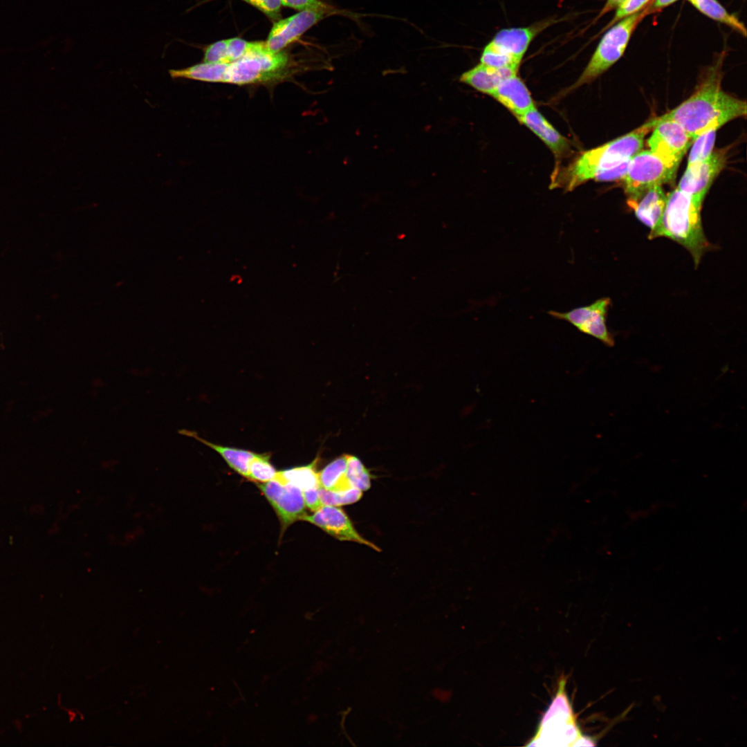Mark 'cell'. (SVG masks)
<instances>
[{
    "mask_svg": "<svg viewBox=\"0 0 747 747\" xmlns=\"http://www.w3.org/2000/svg\"><path fill=\"white\" fill-rule=\"evenodd\" d=\"M652 133L647 140L649 150L670 166L678 168L693 140L676 122L656 118Z\"/></svg>",
    "mask_w": 747,
    "mask_h": 747,
    "instance_id": "cell-8",
    "label": "cell"
},
{
    "mask_svg": "<svg viewBox=\"0 0 747 747\" xmlns=\"http://www.w3.org/2000/svg\"><path fill=\"white\" fill-rule=\"evenodd\" d=\"M557 21L558 20L550 18L527 27L502 29L488 44L497 50L522 61L535 37Z\"/></svg>",
    "mask_w": 747,
    "mask_h": 747,
    "instance_id": "cell-14",
    "label": "cell"
},
{
    "mask_svg": "<svg viewBox=\"0 0 747 747\" xmlns=\"http://www.w3.org/2000/svg\"><path fill=\"white\" fill-rule=\"evenodd\" d=\"M347 457L344 454L336 458L318 473L320 488L333 491L352 488L346 477Z\"/></svg>",
    "mask_w": 747,
    "mask_h": 747,
    "instance_id": "cell-21",
    "label": "cell"
},
{
    "mask_svg": "<svg viewBox=\"0 0 747 747\" xmlns=\"http://www.w3.org/2000/svg\"><path fill=\"white\" fill-rule=\"evenodd\" d=\"M724 57V53L717 56L687 100L661 116L679 124L693 141L708 130H717L727 122L746 116V102L726 93L721 87Z\"/></svg>",
    "mask_w": 747,
    "mask_h": 747,
    "instance_id": "cell-1",
    "label": "cell"
},
{
    "mask_svg": "<svg viewBox=\"0 0 747 747\" xmlns=\"http://www.w3.org/2000/svg\"><path fill=\"white\" fill-rule=\"evenodd\" d=\"M726 161L725 149L713 151L706 160L687 165L677 188L703 203L714 180L723 169Z\"/></svg>",
    "mask_w": 747,
    "mask_h": 747,
    "instance_id": "cell-11",
    "label": "cell"
},
{
    "mask_svg": "<svg viewBox=\"0 0 747 747\" xmlns=\"http://www.w3.org/2000/svg\"><path fill=\"white\" fill-rule=\"evenodd\" d=\"M521 60L504 53L488 44L483 48L480 63L495 68H511L519 70Z\"/></svg>",
    "mask_w": 747,
    "mask_h": 747,
    "instance_id": "cell-29",
    "label": "cell"
},
{
    "mask_svg": "<svg viewBox=\"0 0 747 747\" xmlns=\"http://www.w3.org/2000/svg\"><path fill=\"white\" fill-rule=\"evenodd\" d=\"M433 694L435 698L438 699L441 701H447L450 697L449 692L448 691H445L441 689H436L435 690H434Z\"/></svg>",
    "mask_w": 747,
    "mask_h": 747,
    "instance_id": "cell-37",
    "label": "cell"
},
{
    "mask_svg": "<svg viewBox=\"0 0 747 747\" xmlns=\"http://www.w3.org/2000/svg\"><path fill=\"white\" fill-rule=\"evenodd\" d=\"M515 117L520 123L537 136L556 158H561L570 154L569 140L560 134L535 107Z\"/></svg>",
    "mask_w": 747,
    "mask_h": 747,
    "instance_id": "cell-15",
    "label": "cell"
},
{
    "mask_svg": "<svg viewBox=\"0 0 747 747\" xmlns=\"http://www.w3.org/2000/svg\"><path fill=\"white\" fill-rule=\"evenodd\" d=\"M277 473L270 462V454L256 453L250 463L247 478L254 481L265 483L274 479Z\"/></svg>",
    "mask_w": 747,
    "mask_h": 747,
    "instance_id": "cell-27",
    "label": "cell"
},
{
    "mask_svg": "<svg viewBox=\"0 0 747 747\" xmlns=\"http://www.w3.org/2000/svg\"><path fill=\"white\" fill-rule=\"evenodd\" d=\"M227 64L201 62L188 67L170 69L172 79H187L211 83H224Z\"/></svg>",
    "mask_w": 747,
    "mask_h": 747,
    "instance_id": "cell-20",
    "label": "cell"
},
{
    "mask_svg": "<svg viewBox=\"0 0 747 747\" xmlns=\"http://www.w3.org/2000/svg\"><path fill=\"white\" fill-rule=\"evenodd\" d=\"M676 170L651 150H640L629 160L620 180L627 199L636 198L652 186L673 182Z\"/></svg>",
    "mask_w": 747,
    "mask_h": 747,
    "instance_id": "cell-7",
    "label": "cell"
},
{
    "mask_svg": "<svg viewBox=\"0 0 747 747\" xmlns=\"http://www.w3.org/2000/svg\"><path fill=\"white\" fill-rule=\"evenodd\" d=\"M282 5L295 9L299 11L302 10H318L323 11L332 15H342L353 19L357 23L359 22V19L361 17V15L356 12H352L348 10H340L336 8L331 5H329L321 0H281Z\"/></svg>",
    "mask_w": 747,
    "mask_h": 747,
    "instance_id": "cell-24",
    "label": "cell"
},
{
    "mask_svg": "<svg viewBox=\"0 0 747 747\" xmlns=\"http://www.w3.org/2000/svg\"><path fill=\"white\" fill-rule=\"evenodd\" d=\"M318 488H311L302 491L305 506L312 511L317 510L322 506Z\"/></svg>",
    "mask_w": 747,
    "mask_h": 747,
    "instance_id": "cell-34",
    "label": "cell"
},
{
    "mask_svg": "<svg viewBox=\"0 0 747 747\" xmlns=\"http://www.w3.org/2000/svg\"><path fill=\"white\" fill-rule=\"evenodd\" d=\"M656 122V118H652L628 133L581 152L568 165L556 167L550 188L571 192L590 180L606 182L609 172L643 149L645 138Z\"/></svg>",
    "mask_w": 747,
    "mask_h": 747,
    "instance_id": "cell-2",
    "label": "cell"
},
{
    "mask_svg": "<svg viewBox=\"0 0 747 747\" xmlns=\"http://www.w3.org/2000/svg\"><path fill=\"white\" fill-rule=\"evenodd\" d=\"M717 129L708 130L699 135L692 142L688 165H691L708 159L713 153Z\"/></svg>",
    "mask_w": 747,
    "mask_h": 747,
    "instance_id": "cell-25",
    "label": "cell"
},
{
    "mask_svg": "<svg viewBox=\"0 0 747 747\" xmlns=\"http://www.w3.org/2000/svg\"><path fill=\"white\" fill-rule=\"evenodd\" d=\"M561 681L557 693L545 712L537 732L528 746H593L592 740L582 735L571 703Z\"/></svg>",
    "mask_w": 747,
    "mask_h": 747,
    "instance_id": "cell-4",
    "label": "cell"
},
{
    "mask_svg": "<svg viewBox=\"0 0 747 747\" xmlns=\"http://www.w3.org/2000/svg\"><path fill=\"white\" fill-rule=\"evenodd\" d=\"M677 0H654L651 4V10H658L667 7Z\"/></svg>",
    "mask_w": 747,
    "mask_h": 747,
    "instance_id": "cell-36",
    "label": "cell"
},
{
    "mask_svg": "<svg viewBox=\"0 0 747 747\" xmlns=\"http://www.w3.org/2000/svg\"><path fill=\"white\" fill-rule=\"evenodd\" d=\"M651 4L609 28L572 89L593 82L622 57L636 26L652 12Z\"/></svg>",
    "mask_w": 747,
    "mask_h": 747,
    "instance_id": "cell-5",
    "label": "cell"
},
{
    "mask_svg": "<svg viewBox=\"0 0 747 747\" xmlns=\"http://www.w3.org/2000/svg\"><path fill=\"white\" fill-rule=\"evenodd\" d=\"M702 203L675 188L667 194L663 214L649 239L664 237L676 241L690 252L698 266L709 247L701 218Z\"/></svg>",
    "mask_w": 747,
    "mask_h": 747,
    "instance_id": "cell-3",
    "label": "cell"
},
{
    "mask_svg": "<svg viewBox=\"0 0 747 747\" xmlns=\"http://www.w3.org/2000/svg\"><path fill=\"white\" fill-rule=\"evenodd\" d=\"M257 8L273 20L278 21L282 7L281 0H243Z\"/></svg>",
    "mask_w": 747,
    "mask_h": 747,
    "instance_id": "cell-33",
    "label": "cell"
},
{
    "mask_svg": "<svg viewBox=\"0 0 747 747\" xmlns=\"http://www.w3.org/2000/svg\"><path fill=\"white\" fill-rule=\"evenodd\" d=\"M302 520L317 526L339 540L355 542L380 551L357 532L346 513L339 507L322 505L313 514H306Z\"/></svg>",
    "mask_w": 747,
    "mask_h": 747,
    "instance_id": "cell-13",
    "label": "cell"
},
{
    "mask_svg": "<svg viewBox=\"0 0 747 747\" xmlns=\"http://www.w3.org/2000/svg\"><path fill=\"white\" fill-rule=\"evenodd\" d=\"M515 116L535 107L531 93L517 74L504 79L491 95Z\"/></svg>",
    "mask_w": 747,
    "mask_h": 747,
    "instance_id": "cell-16",
    "label": "cell"
},
{
    "mask_svg": "<svg viewBox=\"0 0 747 747\" xmlns=\"http://www.w3.org/2000/svg\"><path fill=\"white\" fill-rule=\"evenodd\" d=\"M707 17L726 24L742 36H746V28L739 19L728 11L717 0H687Z\"/></svg>",
    "mask_w": 747,
    "mask_h": 747,
    "instance_id": "cell-22",
    "label": "cell"
},
{
    "mask_svg": "<svg viewBox=\"0 0 747 747\" xmlns=\"http://www.w3.org/2000/svg\"><path fill=\"white\" fill-rule=\"evenodd\" d=\"M346 477L352 488L365 491L371 487V474L369 470L355 456L348 455Z\"/></svg>",
    "mask_w": 747,
    "mask_h": 747,
    "instance_id": "cell-26",
    "label": "cell"
},
{
    "mask_svg": "<svg viewBox=\"0 0 747 747\" xmlns=\"http://www.w3.org/2000/svg\"><path fill=\"white\" fill-rule=\"evenodd\" d=\"M331 16L318 10H302L283 19L273 26L265 42L267 48L277 53L297 39L303 33L323 19Z\"/></svg>",
    "mask_w": 747,
    "mask_h": 747,
    "instance_id": "cell-12",
    "label": "cell"
},
{
    "mask_svg": "<svg viewBox=\"0 0 747 747\" xmlns=\"http://www.w3.org/2000/svg\"><path fill=\"white\" fill-rule=\"evenodd\" d=\"M257 486L276 512L283 532L306 514L302 490L299 488L276 478Z\"/></svg>",
    "mask_w": 747,
    "mask_h": 747,
    "instance_id": "cell-9",
    "label": "cell"
},
{
    "mask_svg": "<svg viewBox=\"0 0 747 747\" xmlns=\"http://www.w3.org/2000/svg\"><path fill=\"white\" fill-rule=\"evenodd\" d=\"M625 0H607L605 6L598 15L596 20L614 9H616Z\"/></svg>",
    "mask_w": 747,
    "mask_h": 747,
    "instance_id": "cell-35",
    "label": "cell"
},
{
    "mask_svg": "<svg viewBox=\"0 0 747 747\" xmlns=\"http://www.w3.org/2000/svg\"><path fill=\"white\" fill-rule=\"evenodd\" d=\"M517 72L518 70L511 68H495L479 63L463 73L459 80L479 92L491 95L504 79Z\"/></svg>",
    "mask_w": 747,
    "mask_h": 747,
    "instance_id": "cell-18",
    "label": "cell"
},
{
    "mask_svg": "<svg viewBox=\"0 0 747 747\" xmlns=\"http://www.w3.org/2000/svg\"><path fill=\"white\" fill-rule=\"evenodd\" d=\"M255 42H248L241 38L234 37L226 39V53L228 64L243 57L254 46Z\"/></svg>",
    "mask_w": 747,
    "mask_h": 747,
    "instance_id": "cell-31",
    "label": "cell"
},
{
    "mask_svg": "<svg viewBox=\"0 0 747 747\" xmlns=\"http://www.w3.org/2000/svg\"><path fill=\"white\" fill-rule=\"evenodd\" d=\"M667 194L662 185L652 186L638 196L627 199V205L633 210L639 221L653 230L663 214Z\"/></svg>",
    "mask_w": 747,
    "mask_h": 747,
    "instance_id": "cell-17",
    "label": "cell"
},
{
    "mask_svg": "<svg viewBox=\"0 0 747 747\" xmlns=\"http://www.w3.org/2000/svg\"><path fill=\"white\" fill-rule=\"evenodd\" d=\"M203 62L228 64L226 39L219 40L208 45L204 50Z\"/></svg>",
    "mask_w": 747,
    "mask_h": 747,
    "instance_id": "cell-32",
    "label": "cell"
},
{
    "mask_svg": "<svg viewBox=\"0 0 747 747\" xmlns=\"http://www.w3.org/2000/svg\"><path fill=\"white\" fill-rule=\"evenodd\" d=\"M178 433L194 438L200 443L210 447L218 452L233 470L247 478L250 463L256 453L246 450L214 444L200 437L194 431L181 430L178 431Z\"/></svg>",
    "mask_w": 747,
    "mask_h": 747,
    "instance_id": "cell-19",
    "label": "cell"
},
{
    "mask_svg": "<svg viewBox=\"0 0 747 747\" xmlns=\"http://www.w3.org/2000/svg\"><path fill=\"white\" fill-rule=\"evenodd\" d=\"M284 51L274 53L265 42H255L243 57L227 64L224 83L246 85L267 82L284 76L288 64Z\"/></svg>",
    "mask_w": 747,
    "mask_h": 747,
    "instance_id": "cell-6",
    "label": "cell"
},
{
    "mask_svg": "<svg viewBox=\"0 0 747 747\" xmlns=\"http://www.w3.org/2000/svg\"><path fill=\"white\" fill-rule=\"evenodd\" d=\"M316 460L304 466L295 467L277 472L276 479L295 486L302 491L320 488L318 473L315 470Z\"/></svg>",
    "mask_w": 747,
    "mask_h": 747,
    "instance_id": "cell-23",
    "label": "cell"
},
{
    "mask_svg": "<svg viewBox=\"0 0 747 747\" xmlns=\"http://www.w3.org/2000/svg\"><path fill=\"white\" fill-rule=\"evenodd\" d=\"M652 0H625L617 8L614 18L605 27L607 30L621 19L632 15L647 6Z\"/></svg>",
    "mask_w": 747,
    "mask_h": 747,
    "instance_id": "cell-30",
    "label": "cell"
},
{
    "mask_svg": "<svg viewBox=\"0 0 747 747\" xmlns=\"http://www.w3.org/2000/svg\"><path fill=\"white\" fill-rule=\"evenodd\" d=\"M318 492L322 505L335 506L353 504L359 501L362 496V491L355 488L342 491L319 488Z\"/></svg>",
    "mask_w": 747,
    "mask_h": 747,
    "instance_id": "cell-28",
    "label": "cell"
},
{
    "mask_svg": "<svg viewBox=\"0 0 747 747\" xmlns=\"http://www.w3.org/2000/svg\"><path fill=\"white\" fill-rule=\"evenodd\" d=\"M609 304V298H601L590 305L575 308L568 312L550 311L548 314L555 318L569 322L580 332L593 336L611 347L614 345V340L606 324Z\"/></svg>",
    "mask_w": 747,
    "mask_h": 747,
    "instance_id": "cell-10",
    "label": "cell"
}]
</instances>
